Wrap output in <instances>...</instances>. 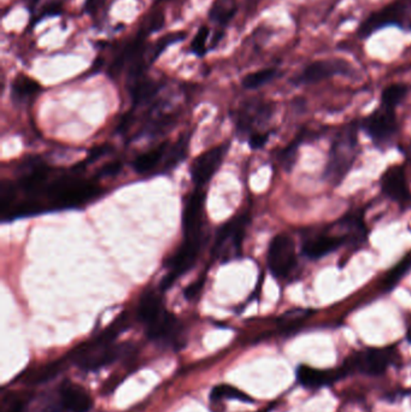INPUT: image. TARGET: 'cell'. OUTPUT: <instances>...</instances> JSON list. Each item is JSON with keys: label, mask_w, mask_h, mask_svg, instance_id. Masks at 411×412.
<instances>
[{"label": "cell", "mask_w": 411, "mask_h": 412, "mask_svg": "<svg viewBox=\"0 0 411 412\" xmlns=\"http://www.w3.org/2000/svg\"><path fill=\"white\" fill-rule=\"evenodd\" d=\"M277 76V70L275 68L258 70L255 73H248L243 80V86L246 90H257L265 86Z\"/></svg>", "instance_id": "cell-24"}, {"label": "cell", "mask_w": 411, "mask_h": 412, "mask_svg": "<svg viewBox=\"0 0 411 412\" xmlns=\"http://www.w3.org/2000/svg\"><path fill=\"white\" fill-rule=\"evenodd\" d=\"M164 311H166V307L163 306L161 297L154 290H150L143 294L139 302V321H141L145 326H149L150 323L158 319Z\"/></svg>", "instance_id": "cell-19"}, {"label": "cell", "mask_w": 411, "mask_h": 412, "mask_svg": "<svg viewBox=\"0 0 411 412\" xmlns=\"http://www.w3.org/2000/svg\"><path fill=\"white\" fill-rule=\"evenodd\" d=\"M209 28L207 25H202L199 30L197 32L196 37L192 41V51L199 56V57H203L205 52H207V41H208Z\"/></svg>", "instance_id": "cell-27"}, {"label": "cell", "mask_w": 411, "mask_h": 412, "mask_svg": "<svg viewBox=\"0 0 411 412\" xmlns=\"http://www.w3.org/2000/svg\"><path fill=\"white\" fill-rule=\"evenodd\" d=\"M361 126L378 146H385L391 143L398 131L395 109L381 105L363 119Z\"/></svg>", "instance_id": "cell-6"}, {"label": "cell", "mask_w": 411, "mask_h": 412, "mask_svg": "<svg viewBox=\"0 0 411 412\" xmlns=\"http://www.w3.org/2000/svg\"><path fill=\"white\" fill-rule=\"evenodd\" d=\"M399 360L398 350L395 346L368 347L351 353L342 363L346 375L359 374L364 376H381Z\"/></svg>", "instance_id": "cell-2"}, {"label": "cell", "mask_w": 411, "mask_h": 412, "mask_svg": "<svg viewBox=\"0 0 411 412\" xmlns=\"http://www.w3.org/2000/svg\"><path fill=\"white\" fill-rule=\"evenodd\" d=\"M210 399L214 403L220 401L222 399L241 400L244 403H253V398L248 396L246 393L241 392V389L229 386V384H219V386L212 388V393H210Z\"/></svg>", "instance_id": "cell-23"}, {"label": "cell", "mask_w": 411, "mask_h": 412, "mask_svg": "<svg viewBox=\"0 0 411 412\" xmlns=\"http://www.w3.org/2000/svg\"><path fill=\"white\" fill-rule=\"evenodd\" d=\"M407 341H409V343H411V326L410 328H409V331H407Z\"/></svg>", "instance_id": "cell-34"}, {"label": "cell", "mask_w": 411, "mask_h": 412, "mask_svg": "<svg viewBox=\"0 0 411 412\" xmlns=\"http://www.w3.org/2000/svg\"><path fill=\"white\" fill-rule=\"evenodd\" d=\"M202 246L203 237H185L181 247L167 261L168 273L161 283L162 290L169 288L181 275L187 273L195 266Z\"/></svg>", "instance_id": "cell-5"}, {"label": "cell", "mask_w": 411, "mask_h": 412, "mask_svg": "<svg viewBox=\"0 0 411 412\" xmlns=\"http://www.w3.org/2000/svg\"><path fill=\"white\" fill-rule=\"evenodd\" d=\"M248 213H241L229 220L220 229L212 247V258L215 261H229L241 256V246L248 227Z\"/></svg>", "instance_id": "cell-3"}, {"label": "cell", "mask_w": 411, "mask_h": 412, "mask_svg": "<svg viewBox=\"0 0 411 412\" xmlns=\"http://www.w3.org/2000/svg\"><path fill=\"white\" fill-rule=\"evenodd\" d=\"M339 227L342 229V235L345 244L361 246L366 239V229L362 213H351L340 220Z\"/></svg>", "instance_id": "cell-18"}, {"label": "cell", "mask_w": 411, "mask_h": 412, "mask_svg": "<svg viewBox=\"0 0 411 412\" xmlns=\"http://www.w3.org/2000/svg\"><path fill=\"white\" fill-rule=\"evenodd\" d=\"M258 412H268V410H263V411H258Z\"/></svg>", "instance_id": "cell-36"}, {"label": "cell", "mask_w": 411, "mask_h": 412, "mask_svg": "<svg viewBox=\"0 0 411 412\" xmlns=\"http://www.w3.org/2000/svg\"><path fill=\"white\" fill-rule=\"evenodd\" d=\"M169 147L170 145L168 143H161L156 148L139 155L134 162L135 172L138 174H151L156 170H159V172H166Z\"/></svg>", "instance_id": "cell-17"}, {"label": "cell", "mask_w": 411, "mask_h": 412, "mask_svg": "<svg viewBox=\"0 0 411 412\" xmlns=\"http://www.w3.org/2000/svg\"><path fill=\"white\" fill-rule=\"evenodd\" d=\"M268 133H257V134L251 135L248 139H250L251 147L257 150V148H261V147L265 146V143L268 141Z\"/></svg>", "instance_id": "cell-30"}, {"label": "cell", "mask_w": 411, "mask_h": 412, "mask_svg": "<svg viewBox=\"0 0 411 412\" xmlns=\"http://www.w3.org/2000/svg\"><path fill=\"white\" fill-rule=\"evenodd\" d=\"M299 145H298L297 141L296 143H292L289 146L286 147L284 151L281 152L280 157H279V160H280L281 164H282V167L285 170L289 172L292 167H294V164L297 162V157H298V148Z\"/></svg>", "instance_id": "cell-28"}, {"label": "cell", "mask_w": 411, "mask_h": 412, "mask_svg": "<svg viewBox=\"0 0 411 412\" xmlns=\"http://www.w3.org/2000/svg\"><path fill=\"white\" fill-rule=\"evenodd\" d=\"M238 11L236 0H215L210 8V20L221 25H226L232 20Z\"/></svg>", "instance_id": "cell-21"}, {"label": "cell", "mask_w": 411, "mask_h": 412, "mask_svg": "<svg viewBox=\"0 0 411 412\" xmlns=\"http://www.w3.org/2000/svg\"><path fill=\"white\" fill-rule=\"evenodd\" d=\"M274 107L272 102L251 99L243 104L238 114V126L245 134L250 136L256 134V128L265 126L273 117ZM248 136V138H250Z\"/></svg>", "instance_id": "cell-8"}, {"label": "cell", "mask_w": 411, "mask_h": 412, "mask_svg": "<svg viewBox=\"0 0 411 412\" xmlns=\"http://www.w3.org/2000/svg\"><path fill=\"white\" fill-rule=\"evenodd\" d=\"M40 90V85L27 75H18L13 82V99L15 102H28Z\"/></svg>", "instance_id": "cell-20"}, {"label": "cell", "mask_w": 411, "mask_h": 412, "mask_svg": "<svg viewBox=\"0 0 411 412\" xmlns=\"http://www.w3.org/2000/svg\"><path fill=\"white\" fill-rule=\"evenodd\" d=\"M407 8H409L407 5L395 3V4L388 5L386 8L378 10L376 13H371V16L368 17L362 25H359V37L366 39L378 29L387 27V25L403 27L407 22L410 25V20L407 18Z\"/></svg>", "instance_id": "cell-7"}, {"label": "cell", "mask_w": 411, "mask_h": 412, "mask_svg": "<svg viewBox=\"0 0 411 412\" xmlns=\"http://www.w3.org/2000/svg\"><path fill=\"white\" fill-rule=\"evenodd\" d=\"M204 220H205V194L202 191H196L185 201L183 216L185 237H203Z\"/></svg>", "instance_id": "cell-12"}, {"label": "cell", "mask_w": 411, "mask_h": 412, "mask_svg": "<svg viewBox=\"0 0 411 412\" xmlns=\"http://www.w3.org/2000/svg\"><path fill=\"white\" fill-rule=\"evenodd\" d=\"M121 170V163L120 162H112V163L108 164L104 169H103V175L109 176L115 175Z\"/></svg>", "instance_id": "cell-33"}, {"label": "cell", "mask_w": 411, "mask_h": 412, "mask_svg": "<svg viewBox=\"0 0 411 412\" xmlns=\"http://www.w3.org/2000/svg\"><path fill=\"white\" fill-rule=\"evenodd\" d=\"M149 339L158 343H174L181 334V324L174 314L164 311L158 319L146 326Z\"/></svg>", "instance_id": "cell-15"}, {"label": "cell", "mask_w": 411, "mask_h": 412, "mask_svg": "<svg viewBox=\"0 0 411 412\" xmlns=\"http://www.w3.org/2000/svg\"><path fill=\"white\" fill-rule=\"evenodd\" d=\"M25 408V400L22 398H13L10 401V405L8 406V411L6 412H23Z\"/></svg>", "instance_id": "cell-32"}, {"label": "cell", "mask_w": 411, "mask_h": 412, "mask_svg": "<svg viewBox=\"0 0 411 412\" xmlns=\"http://www.w3.org/2000/svg\"><path fill=\"white\" fill-rule=\"evenodd\" d=\"M344 244H345V239L342 234L339 235L318 234L303 242L301 252L310 259H320V258L326 257L327 254L338 249Z\"/></svg>", "instance_id": "cell-16"}, {"label": "cell", "mask_w": 411, "mask_h": 412, "mask_svg": "<svg viewBox=\"0 0 411 412\" xmlns=\"http://www.w3.org/2000/svg\"><path fill=\"white\" fill-rule=\"evenodd\" d=\"M346 372L342 367L337 369H318L301 364L296 369V379L301 387L310 391H318L321 388L333 386L335 382L344 379Z\"/></svg>", "instance_id": "cell-10"}, {"label": "cell", "mask_w": 411, "mask_h": 412, "mask_svg": "<svg viewBox=\"0 0 411 412\" xmlns=\"http://www.w3.org/2000/svg\"><path fill=\"white\" fill-rule=\"evenodd\" d=\"M66 359H61V360L49 364L47 367H41L40 370H37V372L29 376L27 382L30 384H45L50 379L56 377L63 370V367L66 365Z\"/></svg>", "instance_id": "cell-25"}, {"label": "cell", "mask_w": 411, "mask_h": 412, "mask_svg": "<svg viewBox=\"0 0 411 412\" xmlns=\"http://www.w3.org/2000/svg\"><path fill=\"white\" fill-rule=\"evenodd\" d=\"M105 0H86L85 10L86 13H97L99 8L104 4Z\"/></svg>", "instance_id": "cell-31"}, {"label": "cell", "mask_w": 411, "mask_h": 412, "mask_svg": "<svg viewBox=\"0 0 411 412\" xmlns=\"http://www.w3.org/2000/svg\"><path fill=\"white\" fill-rule=\"evenodd\" d=\"M227 151H228L227 143L214 147L204 152L203 155H200L192 163V181L197 187H202L204 184H208L214 174L219 170Z\"/></svg>", "instance_id": "cell-11"}, {"label": "cell", "mask_w": 411, "mask_h": 412, "mask_svg": "<svg viewBox=\"0 0 411 412\" xmlns=\"http://www.w3.org/2000/svg\"><path fill=\"white\" fill-rule=\"evenodd\" d=\"M411 269V254L404 258L403 261H399L398 264L390 270L386 278L383 281V290H391L397 286L402 278L405 276V273Z\"/></svg>", "instance_id": "cell-26"}, {"label": "cell", "mask_w": 411, "mask_h": 412, "mask_svg": "<svg viewBox=\"0 0 411 412\" xmlns=\"http://www.w3.org/2000/svg\"><path fill=\"white\" fill-rule=\"evenodd\" d=\"M357 155L359 126L357 123H350L342 126L333 139L323 177L332 186H338L350 172Z\"/></svg>", "instance_id": "cell-1"}, {"label": "cell", "mask_w": 411, "mask_h": 412, "mask_svg": "<svg viewBox=\"0 0 411 412\" xmlns=\"http://www.w3.org/2000/svg\"><path fill=\"white\" fill-rule=\"evenodd\" d=\"M159 1H166V0H156V3H159Z\"/></svg>", "instance_id": "cell-35"}, {"label": "cell", "mask_w": 411, "mask_h": 412, "mask_svg": "<svg viewBox=\"0 0 411 412\" xmlns=\"http://www.w3.org/2000/svg\"><path fill=\"white\" fill-rule=\"evenodd\" d=\"M58 404L62 412H88L92 408V399L85 388L64 382L57 393Z\"/></svg>", "instance_id": "cell-14"}, {"label": "cell", "mask_w": 411, "mask_h": 412, "mask_svg": "<svg viewBox=\"0 0 411 412\" xmlns=\"http://www.w3.org/2000/svg\"><path fill=\"white\" fill-rule=\"evenodd\" d=\"M407 92H409V87L403 83H393L387 86L381 94V105L390 109H395V107L405 99Z\"/></svg>", "instance_id": "cell-22"}, {"label": "cell", "mask_w": 411, "mask_h": 412, "mask_svg": "<svg viewBox=\"0 0 411 412\" xmlns=\"http://www.w3.org/2000/svg\"><path fill=\"white\" fill-rule=\"evenodd\" d=\"M351 73L350 63L334 58V59H321V61H313L309 66H306L297 78V85H311L318 83L327 78H333L335 75H346Z\"/></svg>", "instance_id": "cell-9"}, {"label": "cell", "mask_w": 411, "mask_h": 412, "mask_svg": "<svg viewBox=\"0 0 411 412\" xmlns=\"http://www.w3.org/2000/svg\"><path fill=\"white\" fill-rule=\"evenodd\" d=\"M270 273L277 278H284L291 273L297 264L296 245L287 234H279L270 241L267 256Z\"/></svg>", "instance_id": "cell-4"}, {"label": "cell", "mask_w": 411, "mask_h": 412, "mask_svg": "<svg viewBox=\"0 0 411 412\" xmlns=\"http://www.w3.org/2000/svg\"><path fill=\"white\" fill-rule=\"evenodd\" d=\"M204 287V278H199L198 281L192 283L191 286H188L185 290V297L187 300H195V299L202 292V288Z\"/></svg>", "instance_id": "cell-29"}, {"label": "cell", "mask_w": 411, "mask_h": 412, "mask_svg": "<svg viewBox=\"0 0 411 412\" xmlns=\"http://www.w3.org/2000/svg\"><path fill=\"white\" fill-rule=\"evenodd\" d=\"M383 194L400 205H405L411 200L410 188L407 184L405 169L400 165H393L383 172L381 181Z\"/></svg>", "instance_id": "cell-13"}]
</instances>
